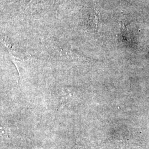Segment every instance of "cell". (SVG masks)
<instances>
[{
  "instance_id": "1",
  "label": "cell",
  "mask_w": 149,
  "mask_h": 149,
  "mask_svg": "<svg viewBox=\"0 0 149 149\" xmlns=\"http://www.w3.org/2000/svg\"><path fill=\"white\" fill-rule=\"evenodd\" d=\"M26 15L42 14L56 10L62 0H9Z\"/></svg>"
}]
</instances>
